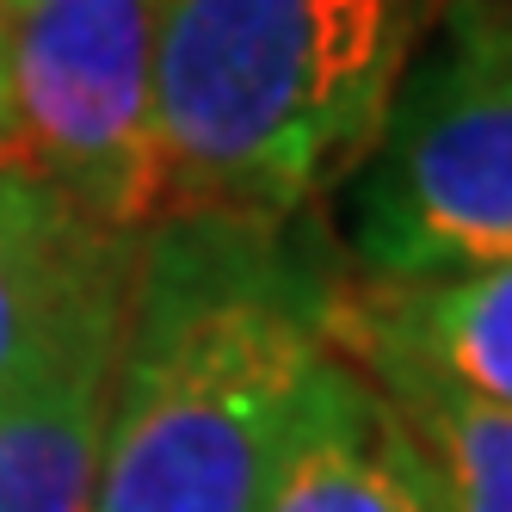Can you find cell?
<instances>
[{"label": "cell", "mask_w": 512, "mask_h": 512, "mask_svg": "<svg viewBox=\"0 0 512 512\" xmlns=\"http://www.w3.org/2000/svg\"><path fill=\"white\" fill-rule=\"evenodd\" d=\"M334 290L284 241V223H155L136 260L93 512H260L334 352Z\"/></svg>", "instance_id": "cell-1"}, {"label": "cell", "mask_w": 512, "mask_h": 512, "mask_svg": "<svg viewBox=\"0 0 512 512\" xmlns=\"http://www.w3.org/2000/svg\"><path fill=\"white\" fill-rule=\"evenodd\" d=\"M432 0H167L161 216L290 223L364 167Z\"/></svg>", "instance_id": "cell-2"}, {"label": "cell", "mask_w": 512, "mask_h": 512, "mask_svg": "<svg viewBox=\"0 0 512 512\" xmlns=\"http://www.w3.org/2000/svg\"><path fill=\"white\" fill-rule=\"evenodd\" d=\"M352 253L371 284L512 266V31L432 13V56L358 167Z\"/></svg>", "instance_id": "cell-3"}, {"label": "cell", "mask_w": 512, "mask_h": 512, "mask_svg": "<svg viewBox=\"0 0 512 512\" xmlns=\"http://www.w3.org/2000/svg\"><path fill=\"white\" fill-rule=\"evenodd\" d=\"M167 0H7L19 161L87 216L149 235L161 216L155 38Z\"/></svg>", "instance_id": "cell-4"}, {"label": "cell", "mask_w": 512, "mask_h": 512, "mask_svg": "<svg viewBox=\"0 0 512 512\" xmlns=\"http://www.w3.org/2000/svg\"><path fill=\"white\" fill-rule=\"evenodd\" d=\"M142 235L87 216L31 167H0V401L124 346Z\"/></svg>", "instance_id": "cell-5"}, {"label": "cell", "mask_w": 512, "mask_h": 512, "mask_svg": "<svg viewBox=\"0 0 512 512\" xmlns=\"http://www.w3.org/2000/svg\"><path fill=\"white\" fill-rule=\"evenodd\" d=\"M260 512H445V500L389 395L327 352L266 475Z\"/></svg>", "instance_id": "cell-6"}, {"label": "cell", "mask_w": 512, "mask_h": 512, "mask_svg": "<svg viewBox=\"0 0 512 512\" xmlns=\"http://www.w3.org/2000/svg\"><path fill=\"white\" fill-rule=\"evenodd\" d=\"M327 340L395 352L463 395L512 408V266L438 284H340Z\"/></svg>", "instance_id": "cell-7"}, {"label": "cell", "mask_w": 512, "mask_h": 512, "mask_svg": "<svg viewBox=\"0 0 512 512\" xmlns=\"http://www.w3.org/2000/svg\"><path fill=\"white\" fill-rule=\"evenodd\" d=\"M118 352H87L0 401V512H93Z\"/></svg>", "instance_id": "cell-8"}, {"label": "cell", "mask_w": 512, "mask_h": 512, "mask_svg": "<svg viewBox=\"0 0 512 512\" xmlns=\"http://www.w3.org/2000/svg\"><path fill=\"white\" fill-rule=\"evenodd\" d=\"M346 364L371 377L438 482L445 512H512V408L438 383L420 364L377 346H334Z\"/></svg>", "instance_id": "cell-9"}, {"label": "cell", "mask_w": 512, "mask_h": 512, "mask_svg": "<svg viewBox=\"0 0 512 512\" xmlns=\"http://www.w3.org/2000/svg\"><path fill=\"white\" fill-rule=\"evenodd\" d=\"M432 13H457V19H475V25L512 31V0H432Z\"/></svg>", "instance_id": "cell-10"}, {"label": "cell", "mask_w": 512, "mask_h": 512, "mask_svg": "<svg viewBox=\"0 0 512 512\" xmlns=\"http://www.w3.org/2000/svg\"><path fill=\"white\" fill-rule=\"evenodd\" d=\"M0 167H25V161H19V124H13V99H7V44H0Z\"/></svg>", "instance_id": "cell-11"}, {"label": "cell", "mask_w": 512, "mask_h": 512, "mask_svg": "<svg viewBox=\"0 0 512 512\" xmlns=\"http://www.w3.org/2000/svg\"><path fill=\"white\" fill-rule=\"evenodd\" d=\"M0 25H7V0H0Z\"/></svg>", "instance_id": "cell-12"}]
</instances>
